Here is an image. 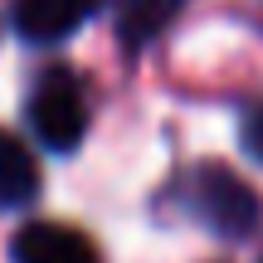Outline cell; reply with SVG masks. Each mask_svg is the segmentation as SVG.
Here are the masks:
<instances>
[{"label": "cell", "mask_w": 263, "mask_h": 263, "mask_svg": "<svg viewBox=\"0 0 263 263\" xmlns=\"http://www.w3.org/2000/svg\"><path fill=\"white\" fill-rule=\"evenodd\" d=\"M185 210L219 239H249L263 224V195L239 171L219 166V161L195 166V176L185 185Z\"/></svg>", "instance_id": "cell-1"}, {"label": "cell", "mask_w": 263, "mask_h": 263, "mask_svg": "<svg viewBox=\"0 0 263 263\" xmlns=\"http://www.w3.org/2000/svg\"><path fill=\"white\" fill-rule=\"evenodd\" d=\"M25 117H29V132H34L49 151H73L78 141L88 137L83 78H78L68 64H49L44 73L34 78V88H29Z\"/></svg>", "instance_id": "cell-2"}, {"label": "cell", "mask_w": 263, "mask_h": 263, "mask_svg": "<svg viewBox=\"0 0 263 263\" xmlns=\"http://www.w3.org/2000/svg\"><path fill=\"white\" fill-rule=\"evenodd\" d=\"M10 258L15 263H103L98 244L73 224L59 219H34L10 239Z\"/></svg>", "instance_id": "cell-3"}, {"label": "cell", "mask_w": 263, "mask_h": 263, "mask_svg": "<svg viewBox=\"0 0 263 263\" xmlns=\"http://www.w3.org/2000/svg\"><path fill=\"white\" fill-rule=\"evenodd\" d=\"M103 0H15V34L29 44H64Z\"/></svg>", "instance_id": "cell-4"}, {"label": "cell", "mask_w": 263, "mask_h": 263, "mask_svg": "<svg viewBox=\"0 0 263 263\" xmlns=\"http://www.w3.org/2000/svg\"><path fill=\"white\" fill-rule=\"evenodd\" d=\"M185 10V0H117V39L122 49H146L151 39H161L176 15Z\"/></svg>", "instance_id": "cell-5"}, {"label": "cell", "mask_w": 263, "mask_h": 263, "mask_svg": "<svg viewBox=\"0 0 263 263\" xmlns=\"http://www.w3.org/2000/svg\"><path fill=\"white\" fill-rule=\"evenodd\" d=\"M39 195V166L29 156V146L20 137H10L0 127V210H15V205H29Z\"/></svg>", "instance_id": "cell-6"}, {"label": "cell", "mask_w": 263, "mask_h": 263, "mask_svg": "<svg viewBox=\"0 0 263 263\" xmlns=\"http://www.w3.org/2000/svg\"><path fill=\"white\" fill-rule=\"evenodd\" d=\"M239 141H244V151L254 161H263V103L244 112V132H239Z\"/></svg>", "instance_id": "cell-7"}]
</instances>
